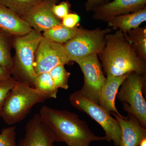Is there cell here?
<instances>
[{"label":"cell","mask_w":146,"mask_h":146,"mask_svg":"<svg viewBox=\"0 0 146 146\" xmlns=\"http://www.w3.org/2000/svg\"><path fill=\"white\" fill-rule=\"evenodd\" d=\"M146 21V7L133 13L112 17L106 22L111 29L120 30L126 34L129 31L139 27Z\"/></svg>","instance_id":"2e32d148"},{"label":"cell","mask_w":146,"mask_h":146,"mask_svg":"<svg viewBox=\"0 0 146 146\" xmlns=\"http://www.w3.org/2000/svg\"><path fill=\"white\" fill-rule=\"evenodd\" d=\"M32 29L25 20L0 3L1 30L13 36L26 34Z\"/></svg>","instance_id":"5bb4252c"},{"label":"cell","mask_w":146,"mask_h":146,"mask_svg":"<svg viewBox=\"0 0 146 146\" xmlns=\"http://www.w3.org/2000/svg\"><path fill=\"white\" fill-rule=\"evenodd\" d=\"M74 62L77 63L84 74V84L80 90L85 98L99 104L100 92L106 80L98 55L87 56Z\"/></svg>","instance_id":"ba28073f"},{"label":"cell","mask_w":146,"mask_h":146,"mask_svg":"<svg viewBox=\"0 0 146 146\" xmlns=\"http://www.w3.org/2000/svg\"><path fill=\"white\" fill-rule=\"evenodd\" d=\"M11 70L0 66V81L6 80L11 77Z\"/></svg>","instance_id":"83f0119b"},{"label":"cell","mask_w":146,"mask_h":146,"mask_svg":"<svg viewBox=\"0 0 146 146\" xmlns=\"http://www.w3.org/2000/svg\"><path fill=\"white\" fill-rule=\"evenodd\" d=\"M55 142L50 128L36 114L27 123L25 136L16 146H54Z\"/></svg>","instance_id":"8fae6325"},{"label":"cell","mask_w":146,"mask_h":146,"mask_svg":"<svg viewBox=\"0 0 146 146\" xmlns=\"http://www.w3.org/2000/svg\"><path fill=\"white\" fill-rule=\"evenodd\" d=\"M112 114L117 119L121 131L119 146H138L146 138V129L133 115L128 114V117L120 116L114 112Z\"/></svg>","instance_id":"4fadbf2b"},{"label":"cell","mask_w":146,"mask_h":146,"mask_svg":"<svg viewBox=\"0 0 146 146\" xmlns=\"http://www.w3.org/2000/svg\"><path fill=\"white\" fill-rule=\"evenodd\" d=\"M109 0H87L85 7L87 11H92L94 9L108 2Z\"/></svg>","instance_id":"4316f807"},{"label":"cell","mask_w":146,"mask_h":146,"mask_svg":"<svg viewBox=\"0 0 146 146\" xmlns=\"http://www.w3.org/2000/svg\"><path fill=\"white\" fill-rule=\"evenodd\" d=\"M13 36L0 29V66L12 70L13 58L11 54Z\"/></svg>","instance_id":"d6986e66"},{"label":"cell","mask_w":146,"mask_h":146,"mask_svg":"<svg viewBox=\"0 0 146 146\" xmlns=\"http://www.w3.org/2000/svg\"><path fill=\"white\" fill-rule=\"evenodd\" d=\"M125 35L138 56L146 61V27L131 30Z\"/></svg>","instance_id":"ac0fdd59"},{"label":"cell","mask_w":146,"mask_h":146,"mask_svg":"<svg viewBox=\"0 0 146 146\" xmlns=\"http://www.w3.org/2000/svg\"><path fill=\"white\" fill-rule=\"evenodd\" d=\"M16 126L3 129L0 133V146H16Z\"/></svg>","instance_id":"603a6c76"},{"label":"cell","mask_w":146,"mask_h":146,"mask_svg":"<svg viewBox=\"0 0 146 146\" xmlns=\"http://www.w3.org/2000/svg\"><path fill=\"white\" fill-rule=\"evenodd\" d=\"M69 62L63 45L43 36L35 56L34 69L36 75L49 72L58 65H65Z\"/></svg>","instance_id":"9c48e42d"},{"label":"cell","mask_w":146,"mask_h":146,"mask_svg":"<svg viewBox=\"0 0 146 146\" xmlns=\"http://www.w3.org/2000/svg\"><path fill=\"white\" fill-rule=\"evenodd\" d=\"M71 104L79 111L85 112L103 129L106 141H113L115 146H119L121 131L117 119L99 104L85 98L79 90L71 94L69 98Z\"/></svg>","instance_id":"8992f818"},{"label":"cell","mask_w":146,"mask_h":146,"mask_svg":"<svg viewBox=\"0 0 146 146\" xmlns=\"http://www.w3.org/2000/svg\"><path fill=\"white\" fill-rule=\"evenodd\" d=\"M42 0H0V3L18 16H24L33 7Z\"/></svg>","instance_id":"44dd1931"},{"label":"cell","mask_w":146,"mask_h":146,"mask_svg":"<svg viewBox=\"0 0 146 146\" xmlns=\"http://www.w3.org/2000/svg\"><path fill=\"white\" fill-rule=\"evenodd\" d=\"M49 73L56 89L61 88L66 90L68 89V80L70 76V73L66 70L65 65H58L49 72Z\"/></svg>","instance_id":"7402d4cb"},{"label":"cell","mask_w":146,"mask_h":146,"mask_svg":"<svg viewBox=\"0 0 146 146\" xmlns=\"http://www.w3.org/2000/svg\"><path fill=\"white\" fill-rule=\"evenodd\" d=\"M50 98L35 88L16 82L6 99L0 117L7 124L13 125L24 119L35 104Z\"/></svg>","instance_id":"277c9868"},{"label":"cell","mask_w":146,"mask_h":146,"mask_svg":"<svg viewBox=\"0 0 146 146\" xmlns=\"http://www.w3.org/2000/svg\"><path fill=\"white\" fill-rule=\"evenodd\" d=\"M104 48L98 55L106 76L118 77L131 72L145 75V60L138 56L121 31L106 36Z\"/></svg>","instance_id":"6da1fadb"},{"label":"cell","mask_w":146,"mask_h":146,"mask_svg":"<svg viewBox=\"0 0 146 146\" xmlns=\"http://www.w3.org/2000/svg\"><path fill=\"white\" fill-rule=\"evenodd\" d=\"M43 38L41 33L33 29L26 34L12 37L15 55L11 72L16 82L34 86L36 76L34 69L35 56Z\"/></svg>","instance_id":"3957f363"},{"label":"cell","mask_w":146,"mask_h":146,"mask_svg":"<svg viewBox=\"0 0 146 146\" xmlns=\"http://www.w3.org/2000/svg\"><path fill=\"white\" fill-rule=\"evenodd\" d=\"M80 29L77 27L69 28L61 24L44 32L42 35L44 38L52 42L64 44L78 33Z\"/></svg>","instance_id":"e0dca14e"},{"label":"cell","mask_w":146,"mask_h":146,"mask_svg":"<svg viewBox=\"0 0 146 146\" xmlns=\"http://www.w3.org/2000/svg\"><path fill=\"white\" fill-rule=\"evenodd\" d=\"M80 21V18L76 13H69L62 19L61 24L69 28L73 29L77 27Z\"/></svg>","instance_id":"484cf974"},{"label":"cell","mask_w":146,"mask_h":146,"mask_svg":"<svg viewBox=\"0 0 146 146\" xmlns=\"http://www.w3.org/2000/svg\"><path fill=\"white\" fill-rule=\"evenodd\" d=\"M70 6V4L68 1H63L59 4H56L52 7L53 13L59 20H62L69 13Z\"/></svg>","instance_id":"d4e9b609"},{"label":"cell","mask_w":146,"mask_h":146,"mask_svg":"<svg viewBox=\"0 0 146 146\" xmlns=\"http://www.w3.org/2000/svg\"><path fill=\"white\" fill-rule=\"evenodd\" d=\"M111 31L109 28L80 29L72 39L63 44L69 61H75L90 55L98 54L104 48L106 36Z\"/></svg>","instance_id":"52a82bcc"},{"label":"cell","mask_w":146,"mask_h":146,"mask_svg":"<svg viewBox=\"0 0 146 146\" xmlns=\"http://www.w3.org/2000/svg\"><path fill=\"white\" fill-rule=\"evenodd\" d=\"M34 86L37 91L48 95L50 98H57L58 89L55 86L54 82L49 72L36 75Z\"/></svg>","instance_id":"ffe728a7"},{"label":"cell","mask_w":146,"mask_h":146,"mask_svg":"<svg viewBox=\"0 0 146 146\" xmlns=\"http://www.w3.org/2000/svg\"><path fill=\"white\" fill-rule=\"evenodd\" d=\"M138 146H146V138H144L141 141Z\"/></svg>","instance_id":"f1b7e54d"},{"label":"cell","mask_w":146,"mask_h":146,"mask_svg":"<svg viewBox=\"0 0 146 146\" xmlns=\"http://www.w3.org/2000/svg\"><path fill=\"white\" fill-rule=\"evenodd\" d=\"M128 74L118 77L107 76L100 92V105L108 112H115L120 116L122 115L116 108L115 99L119 88Z\"/></svg>","instance_id":"9a60e30c"},{"label":"cell","mask_w":146,"mask_h":146,"mask_svg":"<svg viewBox=\"0 0 146 146\" xmlns=\"http://www.w3.org/2000/svg\"><path fill=\"white\" fill-rule=\"evenodd\" d=\"M146 0H114L94 9L93 18L106 22L112 17L128 14L146 7Z\"/></svg>","instance_id":"7c38bea8"},{"label":"cell","mask_w":146,"mask_h":146,"mask_svg":"<svg viewBox=\"0 0 146 146\" xmlns=\"http://www.w3.org/2000/svg\"><path fill=\"white\" fill-rule=\"evenodd\" d=\"M58 0H42L29 11L21 18L36 31H46L61 24L60 20L54 14L53 6Z\"/></svg>","instance_id":"30bf717a"},{"label":"cell","mask_w":146,"mask_h":146,"mask_svg":"<svg viewBox=\"0 0 146 146\" xmlns=\"http://www.w3.org/2000/svg\"><path fill=\"white\" fill-rule=\"evenodd\" d=\"M16 82L12 77L8 79L0 81V111L9 93L13 88Z\"/></svg>","instance_id":"cb8c5ba5"},{"label":"cell","mask_w":146,"mask_h":146,"mask_svg":"<svg viewBox=\"0 0 146 146\" xmlns=\"http://www.w3.org/2000/svg\"><path fill=\"white\" fill-rule=\"evenodd\" d=\"M39 114L52 131L55 142H63L68 146H90L93 141H106L105 136L95 135L78 115L68 110L43 106Z\"/></svg>","instance_id":"7a4b0ae2"},{"label":"cell","mask_w":146,"mask_h":146,"mask_svg":"<svg viewBox=\"0 0 146 146\" xmlns=\"http://www.w3.org/2000/svg\"><path fill=\"white\" fill-rule=\"evenodd\" d=\"M144 75L131 72L123 80L117 94L125 111L135 116L141 125L146 128V102L143 96L146 82Z\"/></svg>","instance_id":"5b68a950"}]
</instances>
